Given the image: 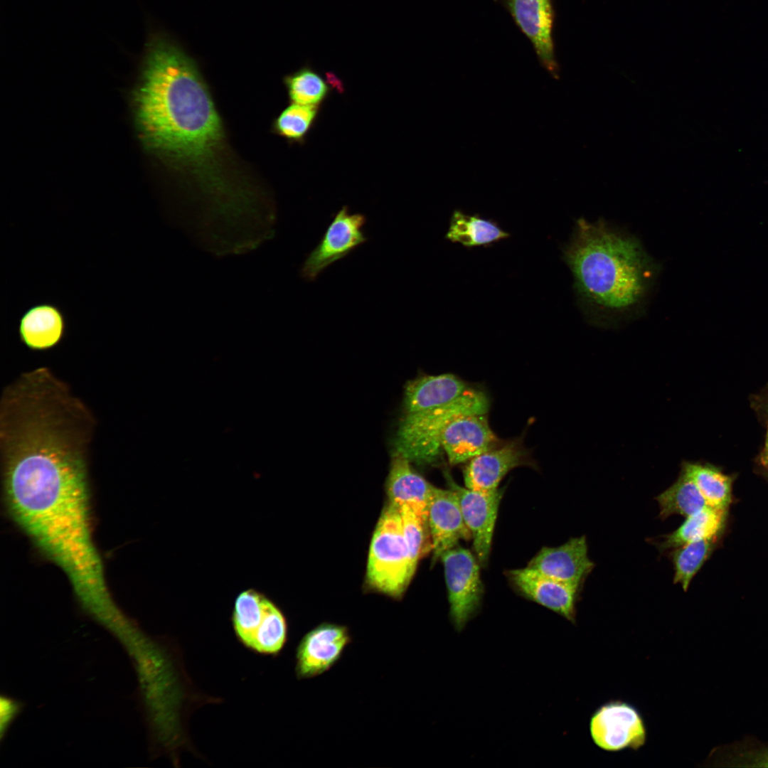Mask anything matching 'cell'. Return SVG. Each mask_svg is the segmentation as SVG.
<instances>
[{"label":"cell","instance_id":"1","mask_svg":"<svg viewBox=\"0 0 768 768\" xmlns=\"http://www.w3.org/2000/svg\"><path fill=\"white\" fill-rule=\"evenodd\" d=\"M137 93V119L146 145L198 187L210 204L208 218L228 223L257 205L255 193L226 170L223 120L194 60L155 35L146 45Z\"/></svg>","mask_w":768,"mask_h":768},{"label":"cell","instance_id":"2","mask_svg":"<svg viewBox=\"0 0 768 768\" xmlns=\"http://www.w3.org/2000/svg\"><path fill=\"white\" fill-rule=\"evenodd\" d=\"M6 509L16 527L66 576L82 607L113 624L123 615L112 599L92 528L85 455L41 446L4 461Z\"/></svg>","mask_w":768,"mask_h":768},{"label":"cell","instance_id":"3","mask_svg":"<svg viewBox=\"0 0 768 768\" xmlns=\"http://www.w3.org/2000/svg\"><path fill=\"white\" fill-rule=\"evenodd\" d=\"M562 258L582 309L602 326L641 314L660 270L637 238L602 219L579 218Z\"/></svg>","mask_w":768,"mask_h":768},{"label":"cell","instance_id":"4","mask_svg":"<svg viewBox=\"0 0 768 768\" xmlns=\"http://www.w3.org/2000/svg\"><path fill=\"white\" fill-rule=\"evenodd\" d=\"M489 400L480 390L469 388L459 398L428 410L404 413L397 431L395 448L411 462L428 464L442 451L441 438L445 428L458 417L486 414Z\"/></svg>","mask_w":768,"mask_h":768},{"label":"cell","instance_id":"5","mask_svg":"<svg viewBox=\"0 0 768 768\" xmlns=\"http://www.w3.org/2000/svg\"><path fill=\"white\" fill-rule=\"evenodd\" d=\"M415 570L402 533L399 508L390 503L383 512L371 540L368 580L379 591L398 597L407 587Z\"/></svg>","mask_w":768,"mask_h":768},{"label":"cell","instance_id":"6","mask_svg":"<svg viewBox=\"0 0 768 768\" xmlns=\"http://www.w3.org/2000/svg\"><path fill=\"white\" fill-rule=\"evenodd\" d=\"M449 604V616L457 631H461L474 616L481 604L483 585L479 562L471 552L457 545L440 557Z\"/></svg>","mask_w":768,"mask_h":768},{"label":"cell","instance_id":"7","mask_svg":"<svg viewBox=\"0 0 768 768\" xmlns=\"http://www.w3.org/2000/svg\"><path fill=\"white\" fill-rule=\"evenodd\" d=\"M589 731L593 743L607 752L638 750L647 740L646 725L640 711L621 700L599 706L590 717Z\"/></svg>","mask_w":768,"mask_h":768},{"label":"cell","instance_id":"8","mask_svg":"<svg viewBox=\"0 0 768 768\" xmlns=\"http://www.w3.org/2000/svg\"><path fill=\"white\" fill-rule=\"evenodd\" d=\"M366 223L364 215L351 213L344 206L334 215L316 247L309 254L301 270V275L307 281H314L334 262L343 258L368 240L363 227Z\"/></svg>","mask_w":768,"mask_h":768},{"label":"cell","instance_id":"9","mask_svg":"<svg viewBox=\"0 0 768 768\" xmlns=\"http://www.w3.org/2000/svg\"><path fill=\"white\" fill-rule=\"evenodd\" d=\"M451 489L455 491L465 523L470 531L476 558L481 565H486L491 552L492 538L498 510L503 490H474L455 483L449 474L446 476Z\"/></svg>","mask_w":768,"mask_h":768},{"label":"cell","instance_id":"10","mask_svg":"<svg viewBox=\"0 0 768 768\" xmlns=\"http://www.w3.org/2000/svg\"><path fill=\"white\" fill-rule=\"evenodd\" d=\"M351 641L349 631L344 626L323 623L314 627L297 645V677L311 678L328 671L338 661Z\"/></svg>","mask_w":768,"mask_h":768},{"label":"cell","instance_id":"11","mask_svg":"<svg viewBox=\"0 0 768 768\" xmlns=\"http://www.w3.org/2000/svg\"><path fill=\"white\" fill-rule=\"evenodd\" d=\"M514 21L531 42L545 68L558 78L553 39L552 0H501Z\"/></svg>","mask_w":768,"mask_h":768},{"label":"cell","instance_id":"12","mask_svg":"<svg viewBox=\"0 0 768 768\" xmlns=\"http://www.w3.org/2000/svg\"><path fill=\"white\" fill-rule=\"evenodd\" d=\"M523 465L533 464L519 439L500 443L467 462L463 471L465 487L483 491L496 489L511 470Z\"/></svg>","mask_w":768,"mask_h":768},{"label":"cell","instance_id":"13","mask_svg":"<svg viewBox=\"0 0 768 768\" xmlns=\"http://www.w3.org/2000/svg\"><path fill=\"white\" fill-rule=\"evenodd\" d=\"M594 564L587 555L586 537L572 538L558 547H543L527 567L580 588Z\"/></svg>","mask_w":768,"mask_h":768},{"label":"cell","instance_id":"14","mask_svg":"<svg viewBox=\"0 0 768 768\" xmlns=\"http://www.w3.org/2000/svg\"><path fill=\"white\" fill-rule=\"evenodd\" d=\"M427 523L434 560L458 545L459 540L471 538L458 497L451 489L436 488L427 507Z\"/></svg>","mask_w":768,"mask_h":768},{"label":"cell","instance_id":"15","mask_svg":"<svg viewBox=\"0 0 768 768\" xmlns=\"http://www.w3.org/2000/svg\"><path fill=\"white\" fill-rule=\"evenodd\" d=\"M486 415H462L445 428L441 445L451 465L468 462L501 443Z\"/></svg>","mask_w":768,"mask_h":768},{"label":"cell","instance_id":"16","mask_svg":"<svg viewBox=\"0 0 768 768\" xmlns=\"http://www.w3.org/2000/svg\"><path fill=\"white\" fill-rule=\"evenodd\" d=\"M506 575L523 596L575 623L579 587L546 577L527 567L508 570Z\"/></svg>","mask_w":768,"mask_h":768},{"label":"cell","instance_id":"17","mask_svg":"<svg viewBox=\"0 0 768 768\" xmlns=\"http://www.w3.org/2000/svg\"><path fill=\"white\" fill-rule=\"evenodd\" d=\"M66 317L61 308L50 302L35 304L26 309L18 319L21 341L33 351H46L63 339Z\"/></svg>","mask_w":768,"mask_h":768},{"label":"cell","instance_id":"18","mask_svg":"<svg viewBox=\"0 0 768 768\" xmlns=\"http://www.w3.org/2000/svg\"><path fill=\"white\" fill-rule=\"evenodd\" d=\"M469 387L452 373L425 375L410 381L404 393V413L419 412L453 402Z\"/></svg>","mask_w":768,"mask_h":768},{"label":"cell","instance_id":"19","mask_svg":"<svg viewBox=\"0 0 768 768\" xmlns=\"http://www.w3.org/2000/svg\"><path fill=\"white\" fill-rule=\"evenodd\" d=\"M410 461L395 453L387 483L390 503L407 505L427 519L429 503L436 487L417 474Z\"/></svg>","mask_w":768,"mask_h":768},{"label":"cell","instance_id":"20","mask_svg":"<svg viewBox=\"0 0 768 768\" xmlns=\"http://www.w3.org/2000/svg\"><path fill=\"white\" fill-rule=\"evenodd\" d=\"M510 235V233L503 230L496 221L484 218L478 214L468 215L455 210L450 218L445 238L452 242L460 243L471 248L489 247L509 238Z\"/></svg>","mask_w":768,"mask_h":768},{"label":"cell","instance_id":"21","mask_svg":"<svg viewBox=\"0 0 768 768\" xmlns=\"http://www.w3.org/2000/svg\"><path fill=\"white\" fill-rule=\"evenodd\" d=\"M727 509L706 507L686 517L681 526L665 536L660 548H676L690 542L718 537L725 523Z\"/></svg>","mask_w":768,"mask_h":768},{"label":"cell","instance_id":"22","mask_svg":"<svg viewBox=\"0 0 768 768\" xmlns=\"http://www.w3.org/2000/svg\"><path fill=\"white\" fill-rule=\"evenodd\" d=\"M681 471L694 481L709 506L727 509L732 491L729 476L715 466L698 462H684Z\"/></svg>","mask_w":768,"mask_h":768},{"label":"cell","instance_id":"23","mask_svg":"<svg viewBox=\"0 0 768 768\" xmlns=\"http://www.w3.org/2000/svg\"><path fill=\"white\" fill-rule=\"evenodd\" d=\"M656 499L661 518L674 514L688 517L709 506L694 481L683 471L678 479Z\"/></svg>","mask_w":768,"mask_h":768},{"label":"cell","instance_id":"24","mask_svg":"<svg viewBox=\"0 0 768 768\" xmlns=\"http://www.w3.org/2000/svg\"><path fill=\"white\" fill-rule=\"evenodd\" d=\"M270 602L265 596L253 590L241 592L235 599L232 615L233 627L238 641L248 649Z\"/></svg>","mask_w":768,"mask_h":768},{"label":"cell","instance_id":"25","mask_svg":"<svg viewBox=\"0 0 768 768\" xmlns=\"http://www.w3.org/2000/svg\"><path fill=\"white\" fill-rule=\"evenodd\" d=\"M291 103L319 106L329 97L331 85L309 65L287 75L283 79Z\"/></svg>","mask_w":768,"mask_h":768},{"label":"cell","instance_id":"26","mask_svg":"<svg viewBox=\"0 0 768 768\" xmlns=\"http://www.w3.org/2000/svg\"><path fill=\"white\" fill-rule=\"evenodd\" d=\"M718 537L701 539L675 548L671 554L674 566L673 582L680 583L685 592L713 550Z\"/></svg>","mask_w":768,"mask_h":768},{"label":"cell","instance_id":"27","mask_svg":"<svg viewBox=\"0 0 768 768\" xmlns=\"http://www.w3.org/2000/svg\"><path fill=\"white\" fill-rule=\"evenodd\" d=\"M319 108L291 103L274 119L272 132L290 143L302 144L314 125Z\"/></svg>","mask_w":768,"mask_h":768},{"label":"cell","instance_id":"28","mask_svg":"<svg viewBox=\"0 0 768 768\" xmlns=\"http://www.w3.org/2000/svg\"><path fill=\"white\" fill-rule=\"evenodd\" d=\"M287 638V619L280 609L270 601L249 649L262 655H278L284 649Z\"/></svg>","mask_w":768,"mask_h":768},{"label":"cell","instance_id":"29","mask_svg":"<svg viewBox=\"0 0 768 768\" xmlns=\"http://www.w3.org/2000/svg\"><path fill=\"white\" fill-rule=\"evenodd\" d=\"M402 533L412 564L417 567L419 560L431 548V540L427 519L407 505L398 507Z\"/></svg>","mask_w":768,"mask_h":768},{"label":"cell","instance_id":"30","mask_svg":"<svg viewBox=\"0 0 768 768\" xmlns=\"http://www.w3.org/2000/svg\"><path fill=\"white\" fill-rule=\"evenodd\" d=\"M21 705L18 702L8 698L1 699V730L6 728L12 719L16 716Z\"/></svg>","mask_w":768,"mask_h":768},{"label":"cell","instance_id":"31","mask_svg":"<svg viewBox=\"0 0 768 768\" xmlns=\"http://www.w3.org/2000/svg\"><path fill=\"white\" fill-rule=\"evenodd\" d=\"M754 405L759 415H762L766 422H768V391L760 396H757L754 402Z\"/></svg>","mask_w":768,"mask_h":768},{"label":"cell","instance_id":"32","mask_svg":"<svg viewBox=\"0 0 768 768\" xmlns=\"http://www.w3.org/2000/svg\"><path fill=\"white\" fill-rule=\"evenodd\" d=\"M758 462L761 467L768 474V422H767V432L763 447L759 455Z\"/></svg>","mask_w":768,"mask_h":768}]
</instances>
